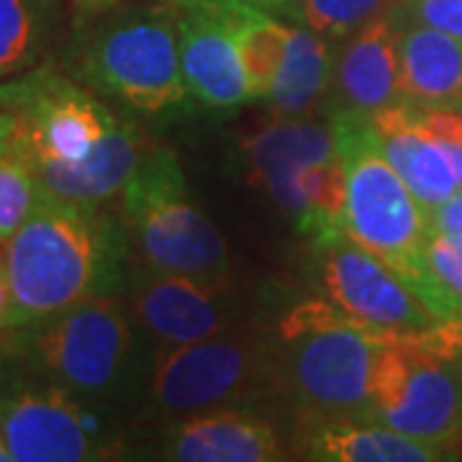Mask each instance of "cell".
<instances>
[{
  "mask_svg": "<svg viewBox=\"0 0 462 462\" xmlns=\"http://www.w3.org/2000/svg\"><path fill=\"white\" fill-rule=\"evenodd\" d=\"M14 298V329L32 327L126 282V231L100 206L44 190L33 214L0 247Z\"/></svg>",
  "mask_w": 462,
  "mask_h": 462,
  "instance_id": "cell-1",
  "label": "cell"
},
{
  "mask_svg": "<svg viewBox=\"0 0 462 462\" xmlns=\"http://www.w3.org/2000/svg\"><path fill=\"white\" fill-rule=\"evenodd\" d=\"M329 121L346 175L345 231L391 264L439 324L460 321L462 300L427 260L430 214L388 162L370 114L337 111Z\"/></svg>",
  "mask_w": 462,
  "mask_h": 462,
  "instance_id": "cell-2",
  "label": "cell"
},
{
  "mask_svg": "<svg viewBox=\"0 0 462 462\" xmlns=\"http://www.w3.org/2000/svg\"><path fill=\"white\" fill-rule=\"evenodd\" d=\"M278 337L281 383L306 424L363 419L385 334L329 300H309L282 316Z\"/></svg>",
  "mask_w": 462,
  "mask_h": 462,
  "instance_id": "cell-3",
  "label": "cell"
},
{
  "mask_svg": "<svg viewBox=\"0 0 462 462\" xmlns=\"http://www.w3.org/2000/svg\"><path fill=\"white\" fill-rule=\"evenodd\" d=\"M136 247L154 273L226 281L229 245L190 196L180 160L170 149H152L124 188Z\"/></svg>",
  "mask_w": 462,
  "mask_h": 462,
  "instance_id": "cell-4",
  "label": "cell"
},
{
  "mask_svg": "<svg viewBox=\"0 0 462 462\" xmlns=\"http://www.w3.org/2000/svg\"><path fill=\"white\" fill-rule=\"evenodd\" d=\"M78 69L85 83L144 116H180L193 96L185 85L178 29L167 5L100 26L85 42Z\"/></svg>",
  "mask_w": 462,
  "mask_h": 462,
  "instance_id": "cell-5",
  "label": "cell"
},
{
  "mask_svg": "<svg viewBox=\"0 0 462 462\" xmlns=\"http://www.w3.org/2000/svg\"><path fill=\"white\" fill-rule=\"evenodd\" d=\"M278 385L281 367L273 345L249 331H224L193 345L157 349L149 396L160 413L185 419L245 409Z\"/></svg>",
  "mask_w": 462,
  "mask_h": 462,
  "instance_id": "cell-6",
  "label": "cell"
},
{
  "mask_svg": "<svg viewBox=\"0 0 462 462\" xmlns=\"http://www.w3.org/2000/svg\"><path fill=\"white\" fill-rule=\"evenodd\" d=\"M16 331L23 360L75 396H108L129 373L134 321L114 296L90 298Z\"/></svg>",
  "mask_w": 462,
  "mask_h": 462,
  "instance_id": "cell-7",
  "label": "cell"
},
{
  "mask_svg": "<svg viewBox=\"0 0 462 462\" xmlns=\"http://www.w3.org/2000/svg\"><path fill=\"white\" fill-rule=\"evenodd\" d=\"M363 421L452 447L462 437V380L421 334H385Z\"/></svg>",
  "mask_w": 462,
  "mask_h": 462,
  "instance_id": "cell-8",
  "label": "cell"
},
{
  "mask_svg": "<svg viewBox=\"0 0 462 462\" xmlns=\"http://www.w3.org/2000/svg\"><path fill=\"white\" fill-rule=\"evenodd\" d=\"M0 108L16 116L14 149L47 162L85 160L118 121L98 96L51 65L33 67L8 83L0 80Z\"/></svg>",
  "mask_w": 462,
  "mask_h": 462,
  "instance_id": "cell-9",
  "label": "cell"
},
{
  "mask_svg": "<svg viewBox=\"0 0 462 462\" xmlns=\"http://www.w3.org/2000/svg\"><path fill=\"white\" fill-rule=\"evenodd\" d=\"M314 278L324 300L380 334H424L439 321L396 270L346 231L311 242Z\"/></svg>",
  "mask_w": 462,
  "mask_h": 462,
  "instance_id": "cell-10",
  "label": "cell"
},
{
  "mask_svg": "<svg viewBox=\"0 0 462 462\" xmlns=\"http://www.w3.org/2000/svg\"><path fill=\"white\" fill-rule=\"evenodd\" d=\"M0 431L16 462H83L100 457V431L80 396L57 383L21 385L0 396Z\"/></svg>",
  "mask_w": 462,
  "mask_h": 462,
  "instance_id": "cell-11",
  "label": "cell"
},
{
  "mask_svg": "<svg viewBox=\"0 0 462 462\" xmlns=\"http://www.w3.org/2000/svg\"><path fill=\"white\" fill-rule=\"evenodd\" d=\"M178 29L185 85L211 111H236L249 98L245 69L226 18L229 0H162Z\"/></svg>",
  "mask_w": 462,
  "mask_h": 462,
  "instance_id": "cell-12",
  "label": "cell"
},
{
  "mask_svg": "<svg viewBox=\"0 0 462 462\" xmlns=\"http://www.w3.org/2000/svg\"><path fill=\"white\" fill-rule=\"evenodd\" d=\"M132 311L157 349H167L231 331L239 309L224 291V281L149 270L134 285Z\"/></svg>",
  "mask_w": 462,
  "mask_h": 462,
  "instance_id": "cell-13",
  "label": "cell"
},
{
  "mask_svg": "<svg viewBox=\"0 0 462 462\" xmlns=\"http://www.w3.org/2000/svg\"><path fill=\"white\" fill-rule=\"evenodd\" d=\"M401 11L380 16L360 32L339 39L331 54L327 108L375 114L393 103H403L401 90Z\"/></svg>",
  "mask_w": 462,
  "mask_h": 462,
  "instance_id": "cell-14",
  "label": "cell"
},
{
  "mask_svg": "<svg viewBox=\"0 0 462 462\" xmlns=\"http://www.w3.org/2000/svg\"><path fill=\"white\" fill-rule=\"evenodd\" d=\"M249 178L264 188L273 203L298 224L303 200L298 193L296 175L300 167L337 157L334 129L329 124L306 118H275L245 142Z\"/></svg>",
  "mask_w": 462,
  "mask_h": 462,
  "instance_id": "cell-15",
  "label": "cell"
},
{
  "mask_svg": "<svg viewBox=\"0 0 462 462\" xmlns=\"http://www.w3.org/2000/svg\"><path fill=\"white\" fill-rule=\"evenodd\" d=\"M165 460L178 462H275L285 460L278 430L247 409H221L178 419L167 431Z\"/></svg>",
  "mask_w": 462,
  "mask_h": 462,
  "instance_id": "cell-16",
  "label": "cell"
},
{
  "mask_svg": "<svg viewBox=\"0 0 462 462\" xmlns=\"http://www.w3.org/2000/svg\"><path fill=\"white\" fill-rule=\"evenodd\" d=\"M142 160V134L134 124H126L121 118L85 160L47 162L26 157L36 180L42 182L47 193L80 206H103L106 200L124 193Z\"/></svg>",
  "mask_w": 462,
  "mask_h": 462,
  "instance_id": "cell-17",
  "label": "cell"
},
{
  "mask_svg": "<svg viewBox=\"0 0 462 462\" xmlns=\"http://www.w3.org/2000/svg\"><path fill=\"white\" fill-rule=\"evenodd\" d=\"M370 118L378 129L380 147L388 162L396 167V172L411 188V193L427 208V214L460 190L457 172L447 149L437 139H431L430 134L419 132L413 126L406 103L380 108L370 114Z\"/></svg>",
  "mask_w": 462,
  "mask_h": 462,
  "instance_id": "cell-18",
  "label": "cell"
},
{
  "mask_svg": "<svg viewBox=\"0 0 462 462\" xmlns=\"http://www.w3.org/2000/svg\"><path fill=\"white\" fill-rule=\"evenodd\" d=\"M398 54L406 103L462 111V39L403 21Z\"/></svg>",
  "mask_w": 462,
  "mask_h": 462,
  "instance_id": "cell-19",
  "label": "cell"
},
{
  "mask_svg": "<svg viewBox=\"0 0 462 462\" xmlns=\"http://www.w3.org/2000/svg\"><path fill=\"white\" fill-rule=\"evenodd\" d=\"M303 449L306 457L324 462H434L449 457L447 447L363 419L306 424Z\"/></svg>",
  "mask_w": 462,
  "mask_h": 462,
  "instance_id": "cell-20",
  "label": "cell"
},
{
  "mask_svg": "<svg viewBox=\"0 0 462 462\" xmlns=\"http://www.w3.org/2000/svg\"><path fill=\"white\" fill-rule=\"evenodd\" d=\"M226 18L245 69L249 98L264 100L281 75L293 26L264 14V8L249 0H229Z\"/></svg>",
  "mask_w": 462,
  "mask_h": 462,
  "instance_id": "cell-21",
  "label": "cell"
},
{
  "mask_svg": "<svg viewBox=\"0 0 462 462\" xmlns=\"http://www.w3.org/2000/svg\"><path fill=\"white\" fill-rule=\"evenodd\" d=\"M291 44L273 85L267 106L275 118H300L327 96L331 69V51L327 39L309 26L291 23Z\"/></svg>",
  "mask_w": 462,
  "mask_h": 462,
  "instance_id": "cell-22",
  "label": "cell"
},
{
  "mask_svg": "<svg viewBox=\"0 0 462 462\" xmlns=\"http://www.w3.org/2000/svg\"><path fill=\"white\" fill-rule=\"evenodd\" d=\"M296 185L303 200V214L296 224L300 234L316 242L345 231L346 175L339 157L300 167Z\"/></svg>",
  "mask_w": 462,
  "mask_h": 462,
  "instance_id": "cell-23",
  "label": "cell"
},
{
  "mask_svg": "<svg viewBox=\"0 0 462 462\" xmlns=\"http://www.w3.org/2000/svg\"><path fill=\"white\" fill-rule=\"evenodd\" d=\"M42 0H0V80L29 69L44 47Z\"/></svg>",
  "mask_w": 462,
  "mask_h": 462,
  "instance_id": "cell-24",
  "label": "cell"
},
{
  "mask_svg": "<svg viewBox=\"0 0 462 462\" xmlns=\"http://www.w3.org/2000/svg\"><path fill=\"white\" fill-rule=\"evenodd\" d=\"M403 3L406 0H293L291 5L303 26L339 42L375 18L398 14Z\"/></svg>",
  "mask_w": 462,
  "mask_h": 462,
  "instance_id": "cell-25",
  "label": "cell"
},
{
  "mask_svg": "<svg viewBox=\"0 0 462 462\" xmlns=\"http://www.w3.org/2000/svg\"><path fill=\"white\" fill-rule=\"evenodd\" d=\"M44 196L32 165L18 149L0 154V247L21 229Z\"/></svg>",
  "mask_w": 462,
  "mask_h": 462,
  "instance_id": "cell-26",
  "label": "cell"
},
{
  "mask_svg": "<svg viewBox=\"0 0 462 462\" xmlns=\"http://www.w3.org/2000/svg\"><path fill=\"white\" fill-rule=\"evenodd\" d=\"M427 260L434 275L462 300V236L430 229Z\"/></svg>",
  "mask_w": 462,
  "mask_h": 462,
  "instance_id": "cell-27",
  "label": "cell"
},
{
  "mask_svg": "<svg viewBox=\"0 0 462 462\" xmlns=\"http://www.w3.org/2000/svg\"><path fill=\"white\" fill-rule=\"evenodd\" d=\"M401 16L462 39V0H406Z\"/></svg>",
  "mask_w": 462,
  "mask_h": 462,
  "instance_id": "cell-28",
  "label": "cell"
},
{
  "mask_svg": "<svg viewBox=\"0 0 462 462\" xmlns=\"http://www.w3.org/2000/svg\"><path fill=\"white\" fill-rule=\"evenodd\" d=\"M421 339L455 365V370L460 373L462 380V319L460 321H442V324H437L434 329L424 331Z\"/></svg>",
  "mask_w": 462,
  "mask_h": 462,
  "instance_id": "cell-29",
  "label": "cell"
},
{
  "mask_svg": "<svg viewBox=\"0 0 462 462\" xmlns=\"http://www.w3.org/2000/svg\"><path fill=\"white\" fill-rule=\"evenodd\" d=\"M430 229L462 236V188L442 206L430 211Z\"/></svg>",
  "mask_w": 462,
  "mask_h": 462,
  "instance_id": "cell-30",
  "label": "cell"
},
{
  "mask_svg": "<svg viewBox=\"0 0 462 462\" xmlns=\"http://www.w3.org/2000/svg\"><path fill=\"white\" fill-rule=\"evenodd\" d=\"M8 329H14V298H11V285H8L3 257H0V342Z\"/></svg>",
  "mask_w": 462,
  "mask_h": 462,
  "instance_id": "cell-31",
  "label": "cell"
},
{
  "mask_svg": "<svg viewBox=\"0 0 462 462\" xmlns=\"http://www.w3.org/2000/svg\"><path fill=\"white\" fill-rule=\"evenodd\" d=\"M16 134H18L16 116L8 114V111H3V108H0V154L14 147V142H16Z\"/></svg>",
  "mask_w": 462,
  "mask_h": 462,
  "instance_id": "cell-32",
  "label": "cell"
},
{
  "mask_svg": "<svg viewBox=\"0 0 462 462\" xmlns=\"http://www.w3.org/2000/svg\"><path fill=\"white\" fill-rule=\"evenodd\" d=\"M75 3H78L80 14H96V11H103V8L114 5L116 0H75Z\"/></svg>",
  "mask_w": 462,
  "mask_h": 462,
  "instance_id": "cell-33",
  "label": "cell"
},
{
  "mask_svg": "<svg viewBox=\"0 0 462 462\" xmlns=\"http://www.w3.org/2000/svg\"><path fill=\"white\" fill-rule=\"evenodd\" d=\"M249 3H254L260 8H288L293 0H249Z\"/></svg>",
  "mask_w": 462,
  "mask_h": 462,
  "instance_id": "cell-34",
  "label": "cell"
},
{
  "mask_svg": "<svg viewBox=\"0 0 462 462\" xmlns=\"http://www.w3.org/2000/svg\"><path fill=\"white\" fill-rule=\"evenodd\" d=\"M14 460L11 457V449H8V445H5V437H3V431H0V462H8Z\"/></svg>",
  "mask_w": 462,
  "mask_h": 462,
  "instance_id": "cell-35",
  "label": "cell"
}]
</instances>
